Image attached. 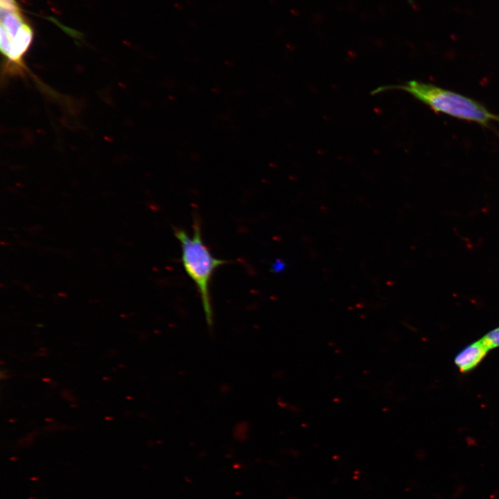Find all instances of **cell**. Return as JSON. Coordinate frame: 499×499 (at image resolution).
I'll return each instance as SVG.
<instances>
[{"label":"cell","instance_id":"cell-1","mask_svg":"<svg viewBox=\"0 0 499 499\" xmlns=\"http://www.w3.org/2000/svg\"><path fill=\"white\" fill-rule=\"evenodd\" d=\"M388 89L403 90L437 113L475 123L486 128L493 130L492 123H499V115L491 112L480 102L431 83L414 80L403 85L380 87L372 93Z\"/></svg>","mask_w":499,"mask_h":499},{"label":"cell","instance_id":"cell-2","mask_svg":"<svg viewBox=\"0 0 499 499\" xmlns=\"http://www.w3.org/2000/svg\"><path fill=\"white\" fill-rule=\"evenodd\" d=\"M173 233L181 247V262L185 272L193 281L200 296L207 324L212 327L213 313L210 283L216 270L228 261L214 257L204 243L199 218L194 216L193 234L189 236L181 228L173 227Z\"/></svg>","mask_w":499,"mask_h":499},{"label":"cell","instance_id":"cell-3","mask_svg":"<svg viewBox=\"0 0 499 499\" xmlns=\"http://www.w3.org/2000/svg\"><path fill=\"white\" fill-rule=\"evenodd\" d=\"M32 28L25 23L10 40L7 52L3 55L2 75L4 78L24 76L28 73L24 57L33 42Z\"/></svg>","mask_w":499,"mask_h":499},{"label":"cell","instance_id":"cell-4","mask_svg":"<svg viewBox=\"0 0 499 499\" xmlns=\"http://www.w3.org/2000/svg\"><path fill=\"white\" fill-rule=\"evenodd\" d=\"M489 351V349L480 339L459 351L455 356L454 362L460 372L467 373L480 364Z\"/></svg>","mask_w":499,"mask_h":499},{"label":"cell","instance_id":"cell-5","mask_svg":"<svg viewBox=\"0 0 499 499\" xmlns=\"http://www.w3.org/2000/svg\"><path fill=\"white\" fill-rule=\"evenodd\" d=\"M22 15L19 10H9L1 8V26H3L8 33L10 40L13 38L25 24Z\"/></svg>","mask_w":499,"mask_h":499},{"label":"cell","instance_id":"cell-6","mask_svg":"<svg viewBox=\"0 0 499 499\" xmlns=\"http://www.w3.org/2000/svg\"><path fill=\"white\" fill-rule=\"evenodd\" d=\"M481 340L489 350L499 347V326L487 333Z\"/></svg>","mask_w":499,"mask_h":499},{"label":"cell","instance_id":"cell-7","mask_svg":"<svg viewBox=\"0 0 499 499\" xmlns=\"http://www.w3.org/2000/svg\"><path fill=\"white\" fill-rule=\"evenodd\" d=\"M1 8L9 10H19L15 0H0Z\"/></svg>","mask_w":499,"mask_h":499},{"label":"cell","instance_id":"cell-8","mask_svg":"<svg viewBox=\"0 0 499 499\" xmlns=\"http://www.w3.org/2000/svg\"><path fill=\"white\" fill-rule=\"evenodd\" d=\"M292 499H298V498H295V497H293V498H292Z\"/></svg>","mask_w":499,"mask_h":499}]
</instances>
